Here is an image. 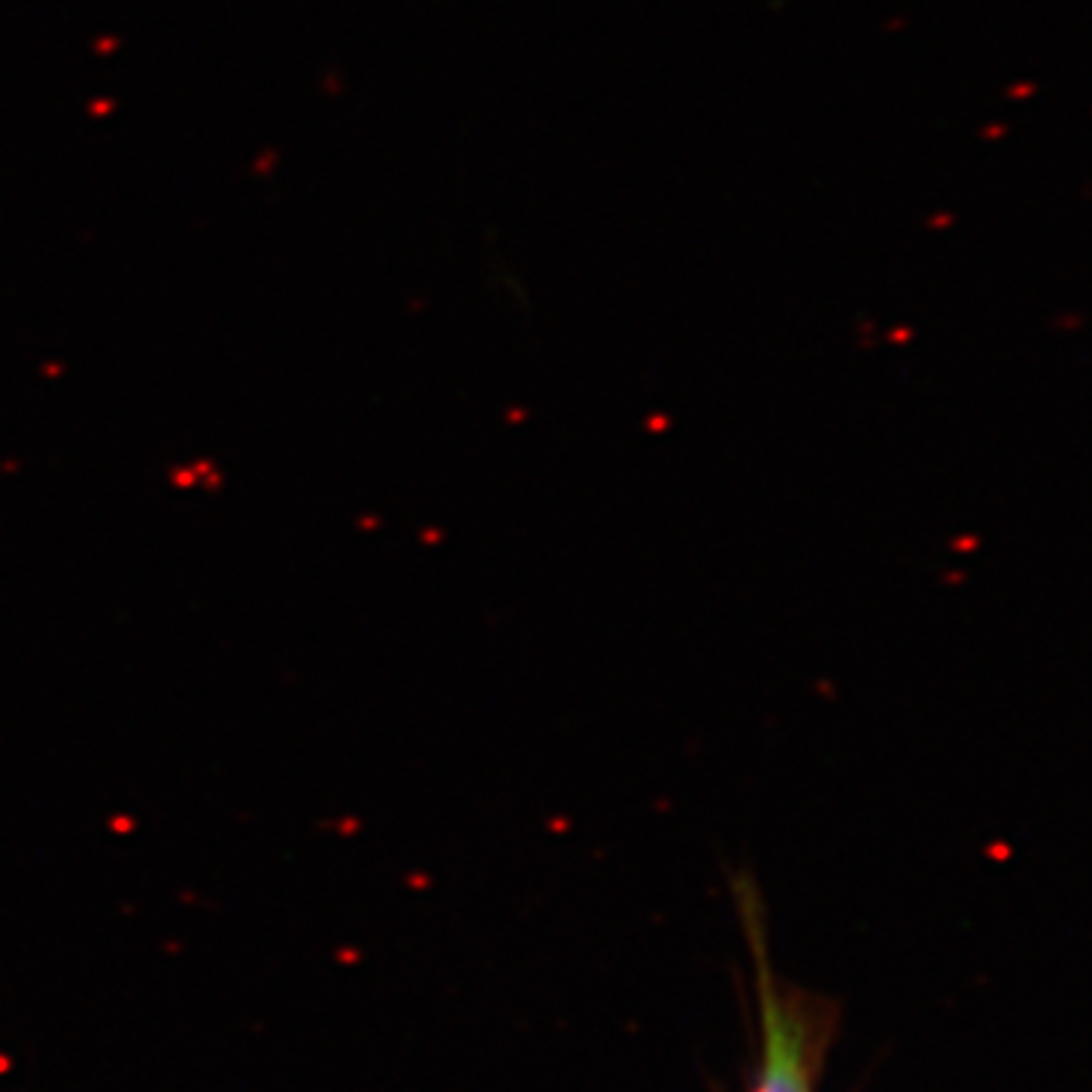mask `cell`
<instances>
[{"label":"cell","instance_id":"obj_1","mask_svg":"<svg viewBox=\"0 0 1092 1092\" xmlns=\"http://www.w3.org/2000/svg\"><path fill=\"white\" fill-rule=\"evenodd\" d=\"M756 1092H810L802 1032L771 996L765 999V1059Z\"/></svg>","mask_w":1092,"mask_h":1092}]
</instances>
